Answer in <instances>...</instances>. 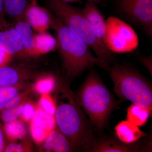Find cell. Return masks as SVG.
Masks as SVG:
<instances>
[{"instance_id":"9","label":"cell","mask_w":152,"mask_h":152,"mask_svg":"<svg viewBox=\"0 0 152 152\" xmlns=\"http://www.w3.org/2000/svg\"><path fill=\"white\" fill-rule=\"evenodd\" d=\"M31 69L20 66L7 65L0 67V87H12L28 83L37 77Z\"/></svg>"},{"instance_id":"28","label":"cell","mask_w":152,"mask_h":152,"mask_svg":"<svg viewBox=\"0 0 152 152\" xmlns=\"http://www.w3.org/2000/svg\"><path fill=\"white\" fill-rule=\"evenodd\" d=\"M13 56L0 48V67L9 65Z\"/></svg>"},{"instance_id":"2","label":"cell","mask_w":152,"mask_h":152,"mask_svg":"<svg viewBox=\"0 0 152 152\" xmlns=\"http://www.w3.org/2000/svg\"><path fill=\"white\" fill-rule=\"evenodd\" d=\"M57 34V47L66 75L73 78L95 65L102 67L97 58L79 36L55 15L51 14L50 24Z\"/></svg>"},{"instance_id":"20","label":"cell","mask_w":152,"mask_h":152,"mask_svg":"<svg viewBox=\"0 0 152 152\" xmlns=\"http://www.w3.org/2000/svg\"><path fill=\"white\" fill-rule=\"evenodd\" d=\"M31 1L4 0L6 14L15 20L20 18Z\"/></svg>"},{"instance_id":"32","label":"cell","mask_w":152,"mask_h":152,"mask_svg":"<svg viewBox=\"0 0 152 152\" xmlns=\"http://www.w3.org/2000/svg\"><path fill=\"white\" fill-rule=\"evenodd\" d=\"M64 2L69 3H83L82 0H61Z\"/></svg>"},{"instance_id":"7","label":"cell","mask_w":152,"mask_h":152,"mask_svg":"<svg viewBox=\"0 0 152 152\" xmlns=\"http://www.w3.org/2000/svg\"><path fill=\"white\" fill-rule=\"evenodd\" d=\"M120 10L136 25L152 32V0H119Z\"/></svg>"},{"instance_id":"23","label":"cell","mask_w":152,"mask_h":152,"mask_svg":"<svg viewBox=\"0 0 152 152\" xmlns=\"http://www.w3.org/2000/svg\"><path fill=\"white\" fill-rule=\"evenodd\" d=\"M23 103L15 107L4 109L1 110L0 121L3 124H7L18 119L21 112Z\"/></svg>"},{"instance_id":"31","label":"cell","mask_w":152,"mask_h":152,"mask_svg":"<svg viewBox=\"0 0 152 152\" xmlns=\"http://www.w3.org/2000/svg\"><path fill=\"white\" fill-rule=\"evenodd\" d=\"M5 14L4 0H0V26H2L7 23L5 18Z\"/></svg>"},{"instance_id":"33","label":"cell","mask_w":152,"mask_h":152,"mask_svg":"<svg viewBox=\"0 0 152 152\" xmlns=\"http://www.w3.org/2000/svg\"><path fill=\"white\" fill-rule=\"evenodd\" d=\"M87 1H90L93 2L95 4H97V3H100L103 1V0H87Z\"/></svg>"},{"instance_id":"13","label":"cell","mask_w":152,"mask_h":152,"mask_svg":"<svg viewBox=\"0 0 152 152\" xmlns=\"http://www.w3.org/2000/svg\"><path fill=\"white\" fill-rule=\"evenodd\" d=\"M83 10L96 36L103 42L106 30V21L96 4L87 1Z\"/></svg>"},{"instance_id":"4","label":"cell","mask_w":152,"mask_h":152,"mask_svg":"<svg viewBox=\"0 0 152 152\" xmlns=\"http://www.w3.org/2000/svg\"><path fill=\"white\" fill-rule=\"evenodd\" d=\"M46 1L55 15L94 51L102 67L107 70L113 59L112 52L96 36L83 9L71 6L61 0Z\"/></svg>"},{"instance_id":"30","label":"cell","mask_w":152,"mask_h":152,"mask_svg":"<svg viewBox=\"0 0 152 152\" xmlns=\"http://www.w3.org/2000/svg\"><path fill=\"white\" fill-rule=\"evenodd\" d=\"M152 56L142 57L140 58V61L143 65L146 68L152 75Z\"/></svg>"},{"instance_id":"10","label":"cell","mask_w":152,"mask_h":152,"mask_svg":"<svg viewBox=\"0 0 152 152\" xmlns=\"http://www.w3.org/2000/svg\"><path fill=\"white\" fill-rule=\"evenodd\" d=\"M0 48L12 55L27 58L21 37L14 27L8 23L0 26Z\"/></svg>"},{"instance_id":"15","label":"cell","mask_w":152,"mask_h":152,"mask_svg":"<svg viewBox=\"0 0 152 152\" xmlns=\"http://www.w3.org/2000/svg\"><path fill=\"white\" fill-rule=\"evenodd\" d=\"M14 27L21 37L23 45L28 57L38 56L34 42V33L29 24L26 21L23 17L15 20Z\"/></svg>"},{"instance_id":"19","label":"cell","mask_w":152,"mask_h":152,"mask_svg":"<svg viewBox=\"0 0 152 152\" xmlns=\"http://www.w3.org/2000/svg\"><path fill=\"white\" fill-rule=\"evenodd\" d=\"M151 113L147 108L132 104L127 110V119L134 124L142 126L147 123Z\"/></svg>"},{"instance_id":"17","label":"cell","mask_w":152,"mask_h":152,"mask_svg":"<svg viewBox=\"0 0 152 152\" xmlns=\"http://www.w3.org/2000/svg\"><path fill=\"white\" fill-rule=\"evenodd\" d=\"M34 42L39 56L52 51L57 47L56 39L46 31L34 34Z\"/></svg>"},{"instance_id":"18","label":"cell","mask_w":152,"mask_h":152,"mask_svg":"<svg viewBox=\"0 0 152 152\" xmlns=\"http://www.w3.org/2000/svg\"><path fill=\"white\" fill-rule=\"evenodd\" d=\"M3 127L6 138L9 142L22 140L26 135L25 123L20 119L11 123L4 124Z\"/></svg>"},{"instance_id":"1","label":"cell","mask_w":152,"mask_h":152,"mask_svg":"<svg viewBox=\"0 0 152 152\" xmlns=\"http://www.w3.org/2000/svg\"><path fill=\"white\" fill-rule=\"evenodd\" d=\"M62 90L64 100L56 105L54 115L56 127L76 151H90L96 140L89 122L67 86Z\"/></svg>"},{"instance_id":"25","label":"cell","mask_w":152,"mask_h":152,"mask_svg":"<svg viewBox=\"0 0 152 152\" xmlns=\"http://www.w3.org/2000/svg\"><path fill=\"white\" fill-rule=\"evenodd\" d=\"M38 107L47 113L54 116L56 109V104L50 94L41 95L37 104Z\"/></svg>"},{"instance_id":"29","label":"cell","mask_w":152,"mask_h":152,"mask_svg":"<svg viewBox=\"0 0 152 152\" xmlns=\"http://www.w3.org/2000/svg\"><path fill=\"white\" fill-rule=\"evenodd\" d=\"M7 140L3 129V125L0 124V152H4L7 144Z\"/></svg>"},{"instance_id":"5","label":"cell","mask_w":152,"mask_h":152,"mask_svg":"<svg viewBox=\"0 0 152 152\" xmlns=\"http://www.w3.org/2000/svg\"><path fill=\"white\" fill-rule=\"evenodd\" d=\"M121 99L152 110L151 84L138 72L129 66L115 64L107 69Z\"/></svg>"},{"instance_id":"14","label":"cell","mask_w":152,"mask_h":152,"mask_svg":"<svg viewBox=\"0 0 152 152\" xmlns=\"http://www.w3.org/2000/svg\"><path fill=\"white\" fill-rule=\"evenodd\" d=\"M115 135L123 143L133 144L142 137L146 135L139 126L128 120H124L117 124L115 128Z\"/></svg>"},{"instance_id":"11","label":"cell","mask_w":152,"mask_h":152,"mask_svg":"<svg viewBox=\"0 0 152 152\" xmlns=\"http://www.w3.org/2000/svg\"><path fill=\"white\" fill-rule=\"evenodd\" d=\"M51 14L38 5L37 0H31L24 13V19L38 33L46 31L50 24Z\"/></svg>"},{"instance_id":"24","label":"cell","mask_w":152,"mask_h":152,"mask_svg":"<svg viewBox=\"0 0 152 152\" xmlns=\"http://www.w3.org/2000/svg\"><path fill=\"white\" fill-rule=\"evenodd\" d=\"M20 142H10L6 145L4 152H31L34 151L32 144L28 139L24 138Z\"/></svg>"},{"instance_id":"16","label":"cell","mask_w":152,"mask_h":152,"mask_svg":"<svg viewBox=\"0 0 152 152\" xmlns=\"http://www.w3.org/2000/svg\"><path fill=\"white\" fill-rule=\"evenodd\" d=\"M139 147L133 144L127 145L121 141L110 139L95 140L90 151L96 152H131L139 151Z\"/></svg>"},{"instance_id":"22","label":"cell","mask_w":152,"mask_h":152,"mask_svg":"<svg viewBox=\"0 0 152 152\" xmlns=\"http://www.w3.org/2000/svg\"><path fill=\"white\" fill-rule=\"evenodd\" d=\"M27 83H23L15 86L0 87V111L20 92L26 88Z\"/></svg>"},{"instance_id":"3","label":"cell","mask_w":152,"mask_h":152,"mask_svg":"<svg viewBox=\"0 0 152 152\" xmlns=\"http://www.w3.org/2000/svg\"><path fill=\"white\" fill-rule=\"evenodd\" d=\"M76 100L98 130L105 127L110 115L118 104L99 74L94 70L88 74Z\"/></svg>"},{"instance_id":"21","label":"cell","mask_w":152,"mask_h":152,"mask_svg":"<svg viewBox=\"0 0 152 152\" xmlns=\"http://www.w3.org/2000/svg\"><path fill=\"white\" fill-rule=\"evenodd\" d=\"M56 84L54 76L51 75H43L38 77L32 88L39 94H50L54 90Z\"/></svg>"},{"instance_id":"12","label":"cell","mask_w":152,"mask_h":152,"mask_svg":"<svg viewBox=\"0 0 152 152\" xmlns=\"http://www.w3.org/2000/svg\"><path fill=\"white\" fill-rule=\"evenodd\" d=\"M39 145L41 151L68 152L76 151L69 141L57 127L49 133Z\"/></svg>"},{"instance_id":"8","label":"cell","mask_w":152,"mask_h":152,"mask_svg":"<svg viewBox=\"0 0 152 152\" xmlns=\"http://www.w3.org/2000/svg\"><path fill=\"white\" fill-rule=\"evenodd\" d=\"M29 123L31 137L37 145H40L49 133L56 127L54 116L49 115L38 107Z\"/></svg>"},{"instance_id":"26","label":"cell","mask_w":152,"mask_h":152,"mask_svg":"<svg viewBox=\"0 0 152 152\" xmlns=\"http://www.w3.org/2000/svg\"><path fill=\"white\" fill-rule=\"evenodd\" d=\"M37 107V104L32 101H28V99L23 104L19 119L25 123H30L34 115Z\"/></svg>"},{"instance_id":"6","label":"cell","mask_w":152,"mask_h":152,"mask_svg":"<svg viewBox=\"0 0 152 152\" xmlns=\"http://www.w3.org/2000/svg\"><path fill=\"white\" fill-rule=\"evenodd\" d=\"M106 25L103 43L112 53H129L137 48L138 36L129 25L114 17H109Z\"/></svg>"},{"instance_id":"27","label":"cell","mask_w":152,"mask_h":152,"mask_svg":"<svg viewBox=\"0 0 152 152\" xmlns=\"http://www.w3.org/2000/svg\"><path fill=\"white\" fill-rule=\"evenodd\" d=\"M32 90V87L28 86L26 88L20 92L6 106L5 108L15 107L27 100L28 97Z\"/></svg>"}]
</instances>
